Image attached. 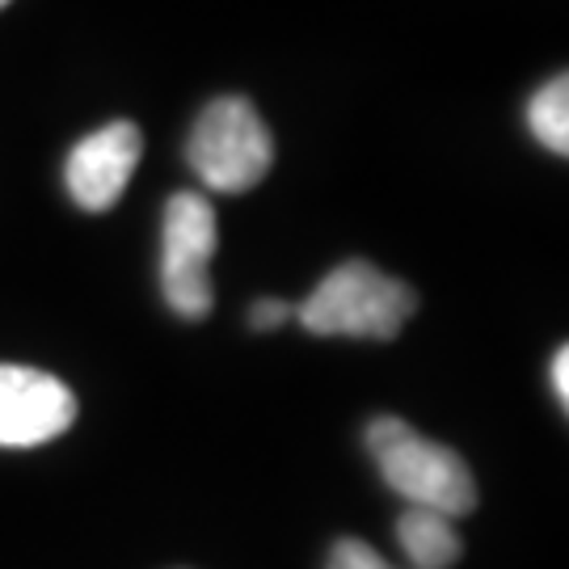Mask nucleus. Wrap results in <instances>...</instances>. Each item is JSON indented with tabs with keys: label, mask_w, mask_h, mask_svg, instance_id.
<instances>
[{
	"label": "nucleus",
	"mask_w": 569,
	"mask_h": 569,
	"mask_svg": "<svg viewBox=\"0 0 569 569\" xmlns=\"http://www.w3.org/2000/svg\"><path fill=\"white\" fill-rule=\"evenodd\" d=\"M418 312V291L371 262L355 258L326 274L296 308V321L317 338H397Z\"/></svg>",
	"instance_id": "1"
},
{
	"label": "nucleus",
	"mask_w": 569,
	"mask_h": 569,
	"mask_svg": "<svg viewBox=\"0 0 569 569\" xmlns=\"http://www.w3.org/2000/svg\"><path fill=\"white\" fill-rule=\"evenodd\" d=\"M367 451L376 456L380 477L409 507L439 510L451 519L477 507V481H472L465 456L418 435L406 418H376L367 427Z\"/></svg>",
	"instance_id": "2"
},
{
	"label": "nucleus",
	"mask_w": 569,
	"mask_h": 569,
	"mask_svg": "<svg viewBox=\"0 0 569 569\" xmlns=\"http://www.w3.org/2000/svg\"><path fill=\"white\" fill-rule=\"evenodd\" d=\"M186 161L194 178L220 194H244L262 182L274 164V136L249 98H216L194 119Z\"/></svg>",
	"instance_id": "3"
},
{
	"label": "nucleus",
	"mask_w": 569,
	"mask_h": 569,
	"mask_svg": "<svg viewBox=\"0 0 569 569\" xmlns=\"http://www.w3.org/2000/svg\"><path fill=\"white\" fill-rule=\"evenodd\" d=\"M220 244L216 207L199 190H182L164 203L161 232V291L182 321H203L216 291H211V258Z\"/></svg>",
	"instance_id": "4"
},
{
	"label": "nucleus",
	"mask_w": 569,
	"mask_h": 569,
	"mask_svg": "<svg viewBox=\"0 0 569 569\" xmlns=\"http://www.w3.org/2000/svg\"><path fill=\"white\" fill-rule=\"evenodd\" d=\"M77 422L72 388L34 371L0 363V448H39Z\"/></svg>",
	"instance_id": "5"
},
{
	"label": "nucleus",
	"mask_w": 569,
	"mask_h": 569,
	"mask_svg": "<svg viewBox=\"0 0 569 569\" xmlns=\"http://www.w3.org/2000/svg\"><path fill=\"white\" fill-rule=\"evenodd\" d=\"M143 152V136L136 122L114 119L98 127L93 136H84L72 152H68V164H63V182H68V194L72 203L102 216L122 199V190L131 182L136 164H140Z\"/></svg>",
	"instance_id": "6"
},
{
	"label": "nucleus",
	"mask_w": 569,
	"mask_h": 569,
	"mask_svg": "<svg viewBox=\"0 0 569 569\" xmlns=\"http://www.w3.org/2000/svg\"><path fill=\"white\" fill-rule=\"evenodd\" d=\"M397 540H401V552L409 557V569H451L465 552L451 515H439V510L427 507H409L397 519Z\"/></svg>",
	"instance_id": "7"
},
{
	"label": "nucleus",
	"mask_w": 569,
	"mask_h": 569,
	"mask_svg": "<svg viewBox=\"0 0 569 569\" xmlns=\"http://www.w3.org/2000/svg\"><path fill=\"white\" fill-rule=\"evenodd\" d=\"M528 127L531 136L545 143L549 152L566 157L569 152V81L552 77L545 81L528 102Z\"/></svg>",
	"instance_id": "8"
},
{
	"label": "nucleus",
	"mask_w": 569,
	"mask_h": 569,
	"mask_svg": "<svg viewBox=\"0 0 569 569\" xmlns=\"http://www.w3.org/2000/svg\"><path fill=\"white\" fill-rule=\"evenodd\" d=\"M326 569H401L392 566L385 552H376L371 545H363V540H338L333 549H329V561Z\"/></svg>",
	"instance_id": "9"
},
{
	"label": "nucleus",
	"mask_w": 569,
	"mask_h": 569,
	"mask_svg": "<svg viewBox=\"0 0 569 569\" xmlns=\"http://www.w3.org/2000/svg\"><path fill=\"white\" fill-rule=\"evenodd\" d=\"M291 317H296V308L287 305V300H258V305L249 308V326L253 329H279Z\"/></svg>",
	"instance_id": "10"
},
{
	"label": "nucleus",
	"mask_w": 569,
	"mask_h": 569,
	"mask_svg": "<svg viewBox=\"0 0 569 569\" xmlns=\"http://www.w3.org/2000/svg\"><path fill=\"white\" fill-rule=\"evenodd\" d=\"M552 392H557V401L566 409L569 406V350L566 346L552 355Z\"/></svg>",
	"instance_id": "11"
},
{
	"label": "nucleus",
	"mask_w": 569,
	"mask_h": 569,
	"mask_svg": "<svg viewBox=\"0 0 569 569\" xmlns=\"http://www.w3.org/2000/svg\"><path fill=\"white\" fill-rule=\"evenodd\" d=\"M4 4H9V0H0V9H4Z\"/></svg>",
	"instance_id": "12"
}]
</instances>
